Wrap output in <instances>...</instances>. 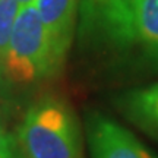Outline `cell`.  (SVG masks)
<instances>
[{
  "instance_id": "6da1fadb",
  "label": "cell",
  "mask_w": 158,
  "mask_h": 158,
  "mask_svg": "<svg viewBox=\"0 0 158 158\" xmlns=\"http://www.w3.org/2000/svg\"><path fill=\"white\" fill-rule=\"evenodd\" d=\"M18 141L27 158H84L78 120L54 98H45L27 111Z\"/></svg>"
},
{
  "instance_id": "7a4b0ae2",
  "label": "cell",
  "mask_w": 158,
  "mask_h": 158,
  "mask_svg": "<svg viewBox=\"0 0 158 158\" xmlns=\"http://www.w3.org/2000/svg\"><path fill=\"white\" fill-rule=\"evenodd\" d=\"M62 64L34 3L21 6L3 63L5 75L15 82L28 84L54 75Z\"/></svg>"
},
{
  "instance_id": "3957f363",
  "label": "cell",
  "mask_w": 158,
  "mask_h": 158,
  "mask_svg": "<svg viewBox=\"0 0 158 158\" xmlns=\"http://www.w3.org/2000/svg\"><path fill=\"white\" fill-rule=\"evenodd\" d=\"M86 139L91 158H158L133 133L100 113L86 118Z\"/></svg>"
},
{
  "instance_id": "277c9868",
  "label": "cell",
  "mask_w": 158,
  "mask_h": 158,
  "mask_svg": "<svg viewBox=\"0 0 158 158\" xmlns=\"http://www.w3.org/2000/svg\"><path fill=\"white\" fill-rule=\"evenodd\" d=\"M76 2L78 0H34L53 50L62 63H64L73 38Z\"/></svg>"
},
{
  "instance_id": "5b68a950",
  "label": "cell",
  "mask_w": 158,
  "mask_h": 158,
  "mask_svg": "<svg viewBox=\"0 0 158 158\" xmlns=\"http://www.w3.org/2000/svg\"><path fill=\"white\" fill-rule=\"evenodd\" d=\"M118 107L132 123L158 141V82L123 94Z\"/></svg>"
},
{
  "instance_id": "8992f818",
  "label": "cell",
  "mask_w": 158,
  "mask_h": 158,
  "mask_svg": "<svg viewBox=\"0 0 158 158\" xmlns=\"http://www.w3.org/2000/svg\"><path fill=\"white\" fill-rule=\"evenodd\" d=\"M133 12V44L158 66V0H130Z\"/></svg>"
},
{
  "instance_id": "52a82bcc",
  "label": "cell",
  "mask_w": 158,
  "mask_h": 158,
  "mask_svg": "<svg viewBox=\"0 0 158 158\" xmlns=\"http://www.w3.org/2000/svg\"><path fill=\"white\" fill-rule=\"evenodd\" d=\"M21 5L16 0H0V66L3 68L13 23L19 13Z\"/></svg>"
},
{
  "instance_id": "ba28073f",
  "label": "cell",
  "mask_w": 158,
  "mask_h": 158,
  "mask_svg": "<svg viewBox=\"0 0 158 158\" xmlns=\"http://www.w3.org/2000/svg\"><path fill=\"white\" fill-rule=\"evenodd\" d=\"M0 158H19L16 143L13 138L6 132L2 120H0Z\"/></svg>"
},
{
  "instance_id": "9c48e42d",
  "label": "cell",
  "mask_w": 158,
  "mask_h": 158,
  "mask_svg": "<svg viewBox=\"0 0 158 158\" xmlns=\"http://www.w3.org/2000/svg\"><path fill=\"white\" fill-rule=\"evenodd\" d=\"M5 70H3V68L0 66V89H3L5 88Z\"/></svg>"
},
{
  "instance_id": "30bf717a",
  "label": "cell",
  "mask_w": 158,
  "mask_h": 158,
  "mask_svg": "<svg viewBox=\"0 0 158 158\" xmlns=\"http://www.w3.org/2000/svg\"><path fill=\"white\" fill-rule=\"evenodd\" d=\"M18 3L21 6H23V5H29V3H34V0H16Z\"/></svg>"
}]
</instances>
